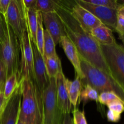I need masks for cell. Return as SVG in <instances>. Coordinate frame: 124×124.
I'll list each match as a JSON object with an SVG mask.
<instances>
[{
	"label": "cell",
	"instance_id": "obj_33",
	"mask_svg": "<svg viewBox=\"0 0 124 124\" xmlns=\"http://www.w3.org/2000/svg\"><path fill=\"white\" fill-rule=\"evenodd\" d=\"M24 7L27 9H36V4L37 0H22Z\"/></svg>",
	"mask_w": 124,
	"mask_h": 124
},
{
	"label": "cell",
	"instance_id": "obj_27",
	"mask_svg": "<svg viewBox=\"0 0 124 124\" xmlns=\"http://www.w3.org/2000/svg\"><path fill=\"white\" fill-rule=\"evenodd\" d=\"M73 121L74 124H87L84 111L76 108L73 111Z\"/></svg>",
	"mask_w": 124,
	"mask_h": 124
},
{
	"label": "cell",
	"instance_id": "obj_26",
	"mask_svg": "<svg viewBox=\"0 0 124 124\" xmlns=\"http://www.w3.org/2000/svg\"><path fill=\"white\" fill-rule=\"evenodd\" d=\"M119 100L121 99L113 92H103L100 93L98 97V102L104 105H108L113 102Z\"/></svg>",
	"mask_w": 124,
	"mask_h": 124
},
{
	"label": "cell",
	"instance_id": "obj_41",
	"mask_svg": "<svg viewBox=\"0 0 124 124\" xmlns=\"http://www.w3.org/2000/svg\"></svg>",
	"mask_w": 124,
	"mask_h": 124
},
{
	"label": "cell",
	"instance_id": "obj_5",
	"mask_svg": "<svg viewBox=\"0 0 124 124\" xmlns=\"http://www.w3.org/2000/svg\"><path fill=\"white\" fill-rule=\"evenodd\" d=\"M110 75L124 92V48L117 43L100 45Z\"/></svg>",
	"mask_w": 124,
	"mask_h": 124
},
{
	"label": "cell",
	"instance_id": "obj_25",
	"mask_svg": "<svg viewBox=\"0 0 124 124\" xmlns=\"http://www.w3.org/2000/svg\"><path fill=\"white\" fill-rule=\"evenodd\" d=\"M84 1L94 6L107 7L116 10L121 6V5L117 2V0H84Z\"/></svg>",
	"mask_w": 124,
	"mask_h": 124
},
{
	"label": "cell",
	"instance_id": "obj_3",
	"mask_svg": "<svg viewBox=\"0 0 124 124\" xmlns=\"http://www.w3.org/2000/svg\"><path fill=\"white\" fill-rule=\"evenodd\" d=\"M81 66L84 78L81 79L83 87L88 85L99 94L103 92H113L124 103V92L108 74L94 67L80 56Z\"/></svg>",
	"mask_w": 124,
	"mask_h": 124
},
{
	"label": "cell",
	"instance_id": "obj_36",
	"mask_svg": "<svg viewBox=\"0 0 124 124\" xmlns=\"http://www.w3.org/2000/svg\"><path fill=\"white\" fill-rule=\"evenodd\" d=\"M7 101L6 100L4 96V93H3V90L2 92L0 93V115L2 113V110H3L4 107L5 105H6V102Z\"/></svg>",
	"mask_w": 124,
	"mask_h": 124
},
{
	"label": "cell",
	"instance_id": "obj_31",
	"mask_svg": "<svg viewBox=\"0 0 124 124\" xmlns=\"http://www.w3.org/2000/svg\"><path fill=\"white\" fill-rule=\"evenodd\" d=\"M10 0H0V14L5 16L7 12Z\"/></svg>",
	"mask_w": 124,
	"mask_h": 124
},
{
	"label": "cell",
	"instance_id": "obj_39",
	"mask_svg": "<svg viewBox=\"0 0 124 124\" xmlns=\"http://www.w3.org/2000/svg\"><path fill=\"white\" fill-rule=\"evenodd\" d=\"M119 39L121 40V41H122V43H123V44H124V36H123V37L120 38Z\"/></svg>",
	"mask_w": 124,
	"mask_h": 124
},
{
	"label": "cell",
	"instance_id": "obj_29",
	"mask_svg": "<svg viewBox=\"0 0 124 124\" xmlns=\"http://www.w3.org/2000/svg\"><path fill=\"white\" fill-rule=\"evenodd\" d=\"M119 35V37L124 36V16L117 14V25L115 30Z\"/></svg>",
	"mask_w": 124,
	"mask_h": 124
},
{
	"label": "cell",
	"instance_id": "obj_11",
	"mask_svg": "<svg viewBox=\"0 0 124 124\" xmlns=\"http://www.w3.org/2000/svg\"><path fill=\"white\" fill-rule=\"evenodd\" d=\"M75 1L85 9L92 13L101 22L102 24L110 28L112 31H115L117 19V12L116 10L94 6L85 2L84 0H75Z\"/></svg>",
	"mask_w": 124,
	"mask_h": 124
},
{
	"label": "cell",
	"instance_id": "obj_37",
	"mask_svg": "<svg viewBox=\"0 0 124 124\" xmlns=\"http://www.w3.org/2000/svg\"><path fill=\"white\" fill-rule=\"evenodd\" d=\"M117 14L121 15L124 16V6H121L119 7V8L117 10Z\"/></svg>",
	"mask_w": 124,
	"mask_h": 124
},
{
	"label": "cell",
	"instance_id": "obj_6",
	"mask_svg": "<svg viewBox=\"0 0 124 124\" xmlns=\"http://www.w3.org/2000/svg\"><path fill=\"white\" fill-rule=\"evenodd\" d=\"M42 124H60L64 114L58 105L55 78L50 79L42 94Z\"/></svg>",
	"mask_w": 124,
	"mask_h": 124
},
{
	"label": "cell",
	"instance_id": "obj_18",
	"mask_svg": "<svg viewBox=\"0 0 124 124\" xmlns=\"http://www.w3.org/2000/svg\"><path fill=\"white\" fill-rule=\"evenodd\" d=\"M25 8L27 29L31 41L36 45V33L38 26V11L35 8Z\"/></svg>",
	"mask_w": 124,
	"mask_h": 124
},
{
	"label": "cell",
	"instance_id": "obj_1",
	"mask_svg": "<svg viewBox=\"0 0 124 124\" xmlns=\"http://www.w3.org/2000/svg\"><path fill=\"white\" fill-rule=\"evenodd\" d=\"M58 1L59 6L56 12L62 22L66 36L74 44L80 56L94 67L111 76L100 44L81 26L69 10L62 6L59 0Z\"/></svg>",
	"mask_w": 124,
	"mask_h": 124
},
{
	"label": "cell",
	"instance_id": "obj_30",
	"mask_svg": "<svg viewBox=\"0 0 124 124\" xmlns=\"http://www.w3.org/2000/svg\"><path fill=\"white\" fill-rule=\"evenodd\" d=\"M107 118L108 121L111 122H118L121 118V115L108 110L107 113Z\"/></svg>",
	"mask_w": 124,
	"mask_h": 124
},
{
	"label": "cell",
	"instance_id": "obj_8",
	"mask_svg": "<svg viewBox=\"0 0 124 124\" xmlns=\"http://www.w3.org/2000/svg\"><path fill=\"white\" fill-rule=\"evenodd\" d=\"M61 4L67 8L85 31L90 33L94 28L102 24L92 13L79 5L75 1H59Z\"/></svg>",
	"mask_w": 124,
	"mask_h": 124
},
{
	"label": "cell",
	"instance_id": "obj_17",
	"mask_svg": "<svg viewBox=\"0 0 124 124\" xmlns=\"http://www.w3.org/2000/svg\"><path fill=\"white\" fill-rule=\"evenodd\" d=\"M65 84L70 103L72 106L76 108L79 99L80 94L84 87L83 85L81 79L77 76H76V78L73 81H70L69 79L66 78Z\"/></svg>",
	"mask_w": 124,
	"mask_h": 124
},
{
	"label": "cell",
	"instance_id": "obj_13",
	"mask_svg": "<svg viewBox=\"0 0 124 124\" xmlns=\"http://www.w3.org/2000/svg\"><path fill=\"white\" fill-rule=\"evenodd\" d=\"M42 23L52 38L55 45L60 44L62 37L66 36L61 19L56 12L41 13Z\"/></svg>",
	"mask_w": 124,
	"mask_h": 124
},
{
	"label": "cell",
	"instance_id": "obj_22",
	"mask_svg": "<svg viewBox=\"0 0 124 124\" xmlns=\"http://www.w3.org/2000/svg\"><path fill=\"white\" fill-rule=\"evenodd\" d=\"M38 26L36 33V46L38 50L43 56L44 52V29L42 23V15L41 12L38 11Z\"/></svg>",
	"mask_w": 124,
	"mask_h": 124
},
{
	"label": "cell",
	"instance_id": "obj_16",
	"mask_svg": "<svg viewBox=\"0 0 124 124\" xmlns=\"http://www.w3.org/2000/svg\"><path fill=\"white\" fill-rule=\"evenodd\" d=\"M90 35L100 45L111 46L117 43L112 30L104 24L93 29Z\"/></svg>",
	"mask_w": 124,
	"mask_h": 124
},
{
	"label": "cell",
	"instance_id": "obj_7",
	"mask_svg": "<svg viewBox=\"0 0 124 124\" xmlns=\"http://www.w3.org/2000/svg\"><path fill=\"white\" fill-rule=\"evenodd\" d=\"M5 18L8 25L20 41L27 30L25 8L22 0H10Z\"/></svg>",
	"mask_w": 124,
	"mask_h": 124
},
{
	"label": "cell",
	"instance_id": "obj_38",
	"mask_svg": "<svg viewBox=\"0 0 124 124\" xmlns=\"http://www.w3.org/2000/svg\"><path fill=\"white\" fill-rule=\"evenodd\" d=\"M4 84H0V93H1V92H2V90H3Z\"/></svg>",
	"mask_w": 124,
	"mask_h": 124
},
{
	"label": "cell",
	"instance_id": "obj_34",
	"mask_svg": "<svg viewBox=\"0 0 124 124\" xmlns=\"http://www.w3.org/2000/svg\"><path fill=\"white\" fill-rule=\"evenodd\" d=\"M5 39V29L4 25L3 18L0 14V44L2 43Z\"/></svg>",
	"mask_w": 124,
	"mask_h": 124
},
{
	"label": "cell",
	"instance_id": "obj_32",
	"mask_svg": "<svg viewBox=\"0 0 124 124\" xmlns=\"http://www.w3.org/2000/svg\"><path fill=\"white\" fill-rule=\"evenodd\" d=\"M6 80V70L3 62L0 58V84H4Z\"/></svg>",
	"mask_w": 124,
	"mask_h": 124
},
{
	"label": "cell",
	"instance_id": "obj_14",
	"mask_svg": "<svg viewBox=\"0 0 124 124\" xmlns=\"http://www.w3.org/2000/svg\"><path fill=\"white\" fill-rule=\"evenodd\" d=\"M65 79L66 78L62 70L58 73L55 78L57 100L59 108L63 114L70 113L72 108V105L69 100L67 91L65 87Z\"/></svg>",
	"mask_w": 124,
	"mask_h": 124
},
{
	"label": "cell",
	"instance_id": "obj_12",
	"mask_svg": "<svg viewBox=\"0 0 124 124\" xmlns=\"http://www.w3.org/2000/svg\"><path fill=\"white\" fill-rule=\"evenodd\" d=\"M22 98L20 82L14 93L7 100L0 115V124H16L19 119V107Z\"/></svg>",
	"mask_w": 124,
	"mask_h": 124
},
{
	"label": "cell",
	"instance_id": "obj_35",
	"mask_svg": "<svg viewBox=\"0 0 124 124\" xmlns=\"http://www.w3.org/2000/svg\"><path fill=\"white\" fill-rule=\"evenodd\" d=\"M60 124H74L73 118L71 117L70 113L64 114L61 122Z\"/></svg>",
	"mask_w": 124,
	"mask_h": 124
},
{
	"label": "cell",
	"instance_id": "obj_2",
	"mask_svg": "<svg viewBox=\"0 0 124 124\" xmlns=\"http://www.w3.org/2000/svg\"><path fill=\"white\" fill-rule=\"evenodd\" d=\"M20 84L22 98L18 119L25 124H42V98L33 81L21 78Z\"/></svg>",
	"mask_w": 124,
	"mask_h": 124
},
{
	"label": "cell",
	"instance_id": "obj_40",
	"mask_svg": "<svg viewBox=\"0 0 124 124\" xmlns=\"http://www.w3.org/2000/svg\"><path fill=\"white\" fill-rule=\"evenodd\" d=\"M24 124V122H21V121H19V120L18 119V122H17V124Z\"/></svg>",
	"mask_w": 124,
	"mask_h": 124
},
{
	"label": "cell",
	"instance_id": "obj_4",
	"mask_svg": "<svg viewBox=\"0 0 124 124\" xmlns=\"http://www.w3.org/2000/svg\"><path fill=\"white\" fill-rule=\"evenodd\" d=\"M2 18L5 39L0 44V58L6 67L7 79L13 73L20 75V43L4 17Z\"/></svg>",
	"mask_w": 124,
	"mask_h": 124
},
{
	"label": "cell",
	"instance_id": "obj_9",
	"mask_svg": "<svg viewBox=\"0 0 124 124\" xmlns=\"http://www.w3.org/2000/svg\"><path fill=\"white\" fill-rule=\"evenodd\" d=\"M20 43V80L21 78L34 79L33 53L31 41L28 29L24 33Z\"/></svg>",
	"mask_w": 124,
	"mask_h": 124
},
{
	"label": "cell",
	"instance_id": "obj_24",
	"mask_svg": "<svg viewBox=\"0 0 124 124\" xmlns=\"http://www.w3.org/2000/svg\"><path fill=\"white\" fill-rule=\"evenodd\" d=\"M99 93L95 89L92 88L88 85L84 86L80 94L79 99L84 104H85L89 101H94L96 102H98Z\"/></svg>",
	"mask_w": 124,
	"mask_h": 124
},
{
	"label": "cell",
	"instance_id": "obj_21",
	"mask_svg": "<svg viewBox=\"0 0 124 124\" xmlns=\"http://www.w3.org/2000/svg\"><path fill=\"white\" fill-rule=\"evenodd\" d=\"M56 52V45L53 39L49 33L44 29V52L43 58H50L57 56Z\"/></svg>",
	"mask_w": 124,
	"mask_h": 124
},
{
	"label": "cell",
	"instance_id": "obj_10",
	"mask_svg": "<svg viewBox=\"0 0 124 124\" xmlns=\"http://www.w3.org/2000/svg\"><path fill=\"white\" fill-rule=\"evenodd\" d=\"M31 47L33 53V82L40 96L42 98L44 91L49 84L50 79L46 71L43 56L41 55L36 46L32 41Z\"/></svg>",
	"mask_w": 124,
	"mask_h": 124
},
{
	"label": "cell",
	"instance_id": "obj_19",
	"mask_svg": "<svg viewBox=\"0 0 124 124\" xmlns=\"http://www.w3.org/2000/svg\"><path fill=\"white\" fill-rule=\"evenodd\" d=\"M46 65V71L49 79L55 78L58 73L62 70V64L58 56L44 59Z\"/></svg>",
	"mask_w": 124,
	"mask_h": 124
},
{
	"label": "cell",
	"instance_id": "obj_42",
	"mask_svg": "<svg viewBox=\"0 0 124 124\" xmlns=\"http://www.w3.org/2000/svg\"></svg>",
	"mask_w": 124,
	"mask_h": 124
},
{
	"label": "cell",
	"instance_id": "obj_20",
	"mask_svg": "<svg viewBox=\"0 0 124 124\" xmlns=\"http://www.w3.org/2000/svg\"><path fill=\"white\" fill-rule=\"evenodd\" d=\"M20 82V75L13 73L6 79L3 87L4 96L6 100H8L16 90Z\"/></svg>",
	"mask_w": 124,
	"mask_h": 124
},
{
	"label": "cell",
	"instance_id": "obj_15",
	"mask_svg": "<svg viewBox=\"0 0 124 124\" xmlns=\"http://www.w3.org/2000/svg\"><path fill=\"white\" fill-rule=\"evenodd\" d=\"M60 44L65 52V55L75 69L76 76L81 80L83 79L84 78V75L81 69L80 55L76 47L67 36L62 37Z\"/></svg>",
	"mask_w": 124,
	"mask_h": 124
},
{
	"label": "cell",
	"instance_id": "obj_28",
	"mask_svg": "<svg viewBox=\"0 0 124 124\" xmlns=\"http://www.w3.org/2000/svg\"><path fill=\"white\" fill-rule=\"evenodd\" d=\"M108 110L121 115L124 111V103L121 100L116 101L107 105Z\"/></svg>",
	"mask_w": 124,
	"mask_h": 124
},
{
	"label": "cell",
	"instance_id": "obj_23",
	"mask_svg": "<svg viewBox=\"0 0 124 124\" xmlns=\"http://www.w3.org/2000/svg\"><path fill=\"white\" fill-rule=\"evenodd\" d=\"M58 6V1L56 0H37L36 10L41 13H49L56 12Z\"/></svg>",
	"mask_w": 124,
	"mask_h": 124
}]
</instances>
